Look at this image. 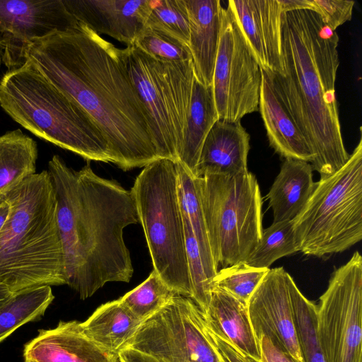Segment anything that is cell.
<instances>
[{
  "label": "cell",
  "mask_w": 362,
  "mask_h": 362,
  "mask_svg": "<svg viewBox=\"0 0 362 362\" xmlns=\"http://www.w3.org/2000/svg\"><path fill=\"white\" fill-rule=\"evenodd\" d=\"M1 52H0V64H1Z\"/></svg>",
  "instance_id": "obj_43"
},
{
  "label": "cell",
  "mask_w": 362,
  "mask_h": 362,
  "mask_svg": "<svg viewBox=\"0 0 362 362\" xmlns=\"http://www.w3.org/2000/svg\"><path fill=\"white\" fill-rule=\"evenodd\" d=\"M47 171L56 194L66 285L83 300L107 283L129 282L134 267L124 230L139 223L131 191L97 175L89 163L76 170L57 155Z\"/></svg>",
  "instance_id": "obj_2"
},
{
  "label": "cell",
  "mask_w": 362,
  "mask_h": 362,
  "mask_svg": "<svg viewBox=\"0 0 362 362\" xmlns=\"http://www.w3.org/2000/svg\"><path fill=\"white\" fill-rule=\"evenodd\" d=\"M293 319L304 362H326L317 327V305L305 298L293 281L291 286Z\"/></svg>",
  "instance_id": "obj_28"
},
{
  "label": "cell",
  "mask_w": 362,
  "mask_h": 362,
  "mask_svg": "<svg viewBox=\"0 0 362 362\" xmlns=\"http://www.w3.org/2000/svg\"><path fill=\"white\" fill-rule=\"evenodd\" d=\"M130 191L153 270L177 294L191 298L177 162L159 158L146 165Z\"/></svg>",
  "instance_id": "obj_6"
},
{
  "label": "cell",
  "mask_w": 362,
  "mask_h": 362,
  "mask_svg": "<svg viewBox=\"0 0 362 362\" xmlns=\"http://www.w3.org/2000/svg\"><path fill=\"white\" fill-rule=\"evenodd\" d=\"M12 294L5 286L0 284V306L8 300Z\"/></svg>",
  "instance_id": "obj_41"
},
{
  "label": "cell",
  "mask_w": 362,
  "mask_h": 362,
  "mask_svg": "<svg viewBox=\"0 0 362 362\" xmlns=\"http://www.w3.org/2000/svg\"><path fill=\"white\" fill-rule=\"evenodd\" d=\"M184 222L185 248L192 286L191 299L203 313L207 309L213 290L212 281L208 276L201 257L197 240L187 221Z\"/></svg>",
  "instance_id": "obj_33"
},
{
  "label": "cell",
  "mask_w": 362,
  "mask_h": 362,
  "mask_svg": "<svg viewBox=\"0 0 362 362\" xmlns=\"http://www.w3.org/2000/svg\"><path fill=\"white\" fill-rule=\"evenodd\" d=\"M362 257L356 251L331 276L317 306L326 362H362Z\"/></svg>",
  "instance_id": "obj_11"
},
{
  "label": "cell",
  "mask_w": 362,
  "mask_h": 362,
  "mask_svg": "<svg viewBox=\"0 0 362 362\" xmlns=\"http://www.w3.org/2000/svg\"><path fill=\"white\" fill-rule=\"evenodd\" d=\"M221 362H223V361L221 359Z\"/></svg>",
  "instance_id": "obj_44"
},
{
  "label": "cell",
  "mask_w": 362,
  "mask_h": 362,
  "mask_svg": "<svg viewBox=\"0 0 362 362\" xmlns=\"http://www.w3.org/2000/svg\"><path fill=\"white\" fill-rule=\"evenodd\" d=\"M204 317L207 327L214 334L260 361L247 303L221 288L214 287Z\"/></svg>",
  "instance_id": "obj_21"
},
{
  "label": "cell",
  "mask_w": 362,
  "mask_h": 362,
  "mask_svg": "<svg viewBox=\"0 0 362 362\" xmlns=\"http://www.w3.org/2000/svg\"><path fill=\"white\" fill-rule=\"evenodd\" d=\"M10 212V204L4 192L0 193V231Z\"/></svg>",
  "instance_id": "obj_40"
},
{
  "label": "cell",
  "mask_w": 362,
  "mask_h": 362,
  "mask_svg": "<svg viewBox=\"0 0 362 362\" xmlns=\"http://www.w3.org/2000/svg\"><path fill=\"white\" fill-rule=\"evenodd\" d=\"M187 11L189 49L197 78L212 86L223 7L219 0H185Z\"/></svg>",
  "instance_id": "obj_20"
},
{
  "label": "cell",
  "mask_w": 362,
  "mask_h": 362,
  "mask_svg": "<svg viewBox=\"0 0 362 362\" xmlns=\"http://www.w3.org/2000/svg\"><path fill=\"white\" fill-rule=\"evenodd\" d=\"M142 322L117 299L102 304L81 326L91 341L118 356L129 346Z\"/></svg>",
  "instance_id": "obj_23"
},
{
  "label": "cell",
  "mask_w": 362,
  "mask_h": 362,
  "mask_svg": "<svg viewBox=\"0 0 362 362\" xmlns=\"http://www.w3.org/2000/svg\"><path fill=\"white\" fill-rule=\"evenodd\" d=\"M261 73L258 110L270 146L285 159L312 163L314 154L278 93L272 72L261 68Z\"/></svg>",
  "instance_id": "obj_18"
},
{
  "label": "cell",
  "mask_w": 362,
  "mask_h": 362,
  "mask_svg": "<svg viewBox=\"0 0 362 362\" xmlns=\"http://www.w3.org/2000/svg\"><path fill=\"white\" fill-rule=\"evenodd\" d=\"M310 163L286 158L267 194L273 223L294 220L302 211L316 182Z\"/></svg>",
  "instance_id": "obj_22"
},
{
  "label": "cell",
  "mask_w": 362,
  "mask_h": 362,
  "mask_svg": "<svg viewBox=\"0 0 362 362\" xmlns=\"http://www.w3.org/2000/svg\"><path fill=\"white\" fill-rule=\"evenodd\" d=\"M218 119L212 86L204 85L196 77L187 127L177 161L194 176L204 139Z\"/></svg>",
  "instance_id": "obj_24"
},
{
  "label": "cell",
  "mask_w": 362,
  "mask_h": 362,
  "mask_svg": "<svg viewBox=\"0 0 362 362\" xmlns=\"http://www.w3.org/2000/svg\"><path fill=\"white\" fill-rule=\"evenodd\" d=\"M0 105L36 136L88 161L112 163L109 146L96 124L29 61L1 78Z\"/></svg>",
  "instance_id": "obj_5"
},
{
  "label": "cell",
  "mask_w": 362,
  "mask_h": 362,
  "mask_svg": "<svg viewBox=\"0 0 362 362\" xmlns=\"http://www.w3.org/2000/svg\"><path fill=\"white\" fill-rule=\"evenodd\" d=\"M54 298L49 286L13 293L0 306V343L22 325L39 320Z\"/></svg>",
  "instance_id": "obj_27"
},
{
  "label": "cell",
  "mask_w": 362,
  "mask_h": 362,
  "mask_svg": "<svg viewBox=\"0 0 362 362\" xmlns=\"http://www.w3.org/2000/svg\"><path fill=\"white\" fill-rule=\"evenodd\" d=\"M293 223L298 252L306 255L323 257L344 252L361 240V137L345 165L316 182Z\"/></svg>",
  "instance_id": "obj_7"
},
{
  "label": "cell",
  "mask_w": 362,
  "mask_h": 362,
  "mask_svg": "<svg viewBox=\"0 0 362 362\" xmlns=\"http://www.w3.org/2000/svg\"><path fill=\"white\" fill-rule=\"evenodd\" d=\"M314 11L318 13L325 24L332 30L351 21L354 1L313 0Z\"/></svg>",
  "instance_id": "obj_35"
},
{
  "label": "cell",
  "mask_w": 362,
  "mask_h": 362,
  "mask_svg": "<svg viewBox=\"0 0 362 362\" xmlns=\"http://www.w3.org/2000/svg\"><path fill=\"white\" fill-rule=\"evenodd\" d=\"M296 252L293 221L272 223L262 231L245 262L254 267L269 269L276 260Z\"/></svg>",
  "instance_id": "obj_29"
},
{
  "label": "cell",
  "mask_w": 362,
  "mask_h": 362,
  "mask_svg": "<svg viewBox=\"0 0 362 362\" xmlns=\"http://www.w3.org/2000/svg\"><path fill=\"white\" fill-rule=\"evenodd\" d=\"M207 329L213 344L223 362H260L243 354L233 344L214 334L208 327Z\"/></svg>",
  "instance_id": "obj_37"
},
{
  "label": "cell",
  "mask_w": 362,
  "mask_h": 362,
  "mask_svg": "<svg viewBox=\"0 0 362 362\" xmlns=\"http://www.w3.org/2000/svg\"><path fill=\"white\" fill-rule=\"evenodd\" d=\"M28 61L74 100L103 134L112 163L124 171L159 159L150 119L122 49L86 24L35 41Z\"/></svg>",
  "instance_id": "obj_1"
},
{
  "label": "cell",
  "mask_w": 362,
  "mask_h": 362,
  "mask_svg": "<svg viewBox=\"0 0 362 362\" xmlns=\"http://www.w3.org/2000/svg\"><path fill=\"white\" fill-rule=\"evenodd\" d=\"M23 356L25 361L36 362H119L118 356L91 341L76 320L60 321L54 328L39 329L25 344Z\"/></svg>",
  "instance_id": "obj_17"
},
{
  "label": "cell",
  "mask_w": 362,
  "mask_h": 362,
  "mask_svg": "<svg viewBox=\"0 0 362 362\" xmlns=\"http://www.w3.org/2000/svg\"><path fill=\"white\" fill-rule=\"evenodd\" d=\"M122 52L129 75L149 117L159 158L177 162L196 78L192 59L161 61L134 45Z\"/></svg>",
  "instance_id": "obj_9"
},
{
  "label": "cell",
  "mask_w": 362,
  "mask_h": 362,
  "mask_svg": "<svg viewBox=\"0 0 362 362\" xmlns=\"http://www.w3.org/2000/svg\"><path fill=\"white\" fill-rule=\"evenodd\" d=\"M8 216L0 231V284L11 293L66 284L57 199L47 170L4 192Z\"/></svg>",
  "instance_id": "obj_4"
},
{
  "label": "cell",
  "mask_w": 362,
  "mask_h": 362,
  "mask_svg": "<svg viewBox=\"0 0 362 362\" xmlns=\"http://www.w3.org/2000/svg\"><path fill=\"white\" fill-rule=\"evenodd\" d=\"M119 362H158L153 358L132 349H126L118 354Z\"/></svg>",
  "instance_id": "obj_39"
},
{
  "label": "cell",
  "mask_w": 362,
  "mask_h": 362,
  "mask_svg": "<svg viewBox=\"0 0 362 362\" xmlns=\"http://www.w3.org/2000/svg\"><path fill=\"white\" fill-rule=\"evenodd\" d=\"M25 362H36V361H25Z\"/></svg>",
  "instance_id": "obj_42"
},
{
  "label": "cell",
  "mask_w": 362,
  "mask_h": 362,
  "mask_svg": "<svg viewBox=\"0 0 362 362\" xmlns=\"http://www.w3.org/2000/svg\"><path fill=\"white\" fill-rule=\"evenodd\" d=\"M177 165L178 171V194L182 214L187 221L197 240L206 272L209 279L213 281L218 269L214 263L209 245L199 193L197 178L180 163L177 162Z\"/></svg>",
  "instance_id": "obj_26"
},
{
  "label": "cell",
  "mask_w": 362,
  "mask_h": 362,
  "mask_svg": "<svg viewBox=\"0 0 362 362\" xmlns=\"http://www.w3.org/2000/svg\"><path fill=\"white\" fill-rule=\"evenodd\" d=\"M269 270L239 262L218 270L213 279V288H221L247 303Z\"/></svg>",
  "instance_id": "obj_32"
},
{
  "label": "cell",
  "mask_w": 362,
  "mask_h": 362,
  "mask_svg": "<svg viewBox=\"0 0 362 362\" xmlns=\"http://www.w3.org/2000/svg\"><path fill=\"white\" fill-rule=\"evenodd\" d=\"M176 294L153 270L144 282L119 299L137 318L144 321Z\"/></svg>",
  "instance_id": "obj_30"
},
{
  "label": "cell",
  "mask_w": 362,
  "mask_h": 362,
  "mask_svg": "<svg viewBox=\"0 0 362 362\" xmlns=\"http://www.w3.org/2000/svg\"><path fill=\"white\" fill-rule=\"evenodd\" d=\"M250 135L240 122L218 119L203 143L195 177L247 173Z\"/></svg>",
  "instance_id": "obj_19"
},
{
  "label": "cell",
  "mask_w": 362,
  "mask_h": 362,
  "mask_svg": "<svg viewBox=\"0 0 362 362\" xmlns=\"http://www.w3.org/2000/svg\"><path fill=\"white\" fill-rule=\"evenodd\" d=\"M257 342L260 362H298L274 336L262 334Z\"/></svg>",
  "instance_id": "obj_36"
},
{
  "label": "cell",
  "mask_w": 362,
  "mask_h": 362,
  "mask_svg": "<svg viewBox=\"0 0 362 362\" xmlns=\"http://www.w3.org/2000/svg\"><path fill=\"white\" fill-rule=\"evenodd\" d=\"M127 348L158 362H221L204 313L179 294L142 322Z\"/></svg>",
  "instance_id": "obj_10"
},
{
  "label": "cell",
  "mask_w": 362,
  "mask_h": 362,
  "mask_svg": "<svg viewBox=\"0 0 362 362\" xmlns=\"http://www.w3.org/2000/svg\"><path fill=\"white\" fill-rule=\"evenodd\" d=\"M261 82L260 66L228 4L222 11L212 83L218 119L239 122L258 111Z\"/></svg>",
  "instance_id": "obj_12"
},
{
  "label": "cell",
  "mask_w": 362,
  "mask_h": 362,
  "mask_svg": "<svg viewBox=\"0 0 362 362\" xmlns=\"http://www.w3.org/2000/svg\"><path fill=\"white\" fill-rule=\"evenodd\" d=\"M294 280L283 267L269 269L247 302L256 340L275 337L298 362L301 356L293 319L291 286Z\"/></svg>",
  "instance_id": "obj_14"
},
{
  "label": "cell",
  "mask_w": 362,
  "mask_h": 362,
  "mask_svg": "<svg viewBox=\"0 0 362 362\" xmlns=\"http://www.w3.org/2000/svg\"><path fill=\"white\" fill-rule=\"evenodd\" d=\"M240 29L262 69L282 74L278 0H230Z\"/></svg>",
  "instance_id": "obj_16"
},
{
  "label": "cell",
  "mask_w": 362,
  "mask_h": 362,
  "mask_svg": "<svg viewBox=\"0 0 362 362\" xmlns=\"http://www.w3.org/2000/svg\"><path fill=\"white\" fill-rule=\"evenodd\" d=\"M209 245L218 270L245 262L261 238L262 199L250 172L197 177Z\"/></svg>",
  "instance_id": "obj_8"
},
{
  "label": "cell",
  "mask_w": 362,
  "mask_h": 362,
  "mask_svg": "<svg viewBox=\"0 0 362 362\" xmlns=\"http://www.w3.org/2000/svg\"><path fill=\"white\" fill-rule=\"evenodd\" d=\"M283 13L309 9L314 11L313 0H278Z\"/></svg>",
  "instance_id": "obj_38"
},
{
  "label": "cell",
  "mask_w": 362,
  "mask_h": 362,
  "mask_svg": "<svg viewBox=\"0 0 362 362\" xmlns=\"http://www.w3.org/2000/svg\"><path fill=\"white\" fill-rule=\"evenodd\" d=\"M36 142L20 129L0 136V193L35 173Z\"/></svg>",
  "instance_id": "obj_25"
},
{
  "label": "cell",
  "mask_w": 362,
  "mask_h": 362,
  "mask_svg": "<svg viewBox=\"0 0 362 362\" xmlns=\"http://www.w3.org/2000/svg\"><path fill=\"white\" fill-rule=\"evenodd\" d=\"M146 28L188 47L189 25L185 0H156L146 22Z\"/></svg>",
  "instance_id": "obj_31"
},
{
  "label": "cell",
  "mask_w": 362,
  "mask_h": 362,
  "mask_svg": "<svg viewBox=\"0 0 362 362\" xmlns=\"http://www.w3.org/2000/svg\"><path fill=\"white\" fill-rule=\"evenodd\" d=\"M339 36L309 9L282 13V74L272 72L276 89L314 154L320 180L341 169L350 155L341 130L335 93Z\"/></svg>",
  "instance_id": "obj_3"
},
{
  "label": "cell",
  "mask_w": 362,
  "mask_h": 362,
  "mask_svg": "<svg viewBox=\"0 0 362 362\" xmlns=\"http://www.w3.org/2000/svg\"><path fill=\"white\" fill-rule=\"evenodd\" d=\"M66 10L98 34L127 46L146 28L153 0H62Z\"/></svg>",
  "instance_id": "obj_15"
},
{
  "label": "cell",
  "mask_w": 362,
  "mask_h": 362,
  "mask_svg": "<svg viewBox=\"0 0 362 362\" xmlns=\"http://www.w3.org/2000/svg\"><path fill=\"white\" fill-rule=\"evenodd\" d=\"M134 45L148 55L161 61L176 62L192 59L187 46L148 28H144Z\"/></svg>",
  "instance_id": "obj_34"
},
{
  "label": "cell",
  "mask_w": 362,
  "mask_h": 362,
  "mask_svg": "<svg viewBox=\"0 0 362 362\" xmlns=\"http://www.w3.org/2000/svg\"><path fill=\"white\" fill-rule=\"evenodd\" d=\"M76 23L62 0H0L1 62L8 70L21 66L35 41Z\"/></svg>",
  "instance_id": "obj_13"
}]
</instances>
